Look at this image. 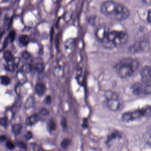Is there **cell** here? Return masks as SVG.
Returning a JSON list of instances; mask_svg holds the SVG:
<instances>
[{"label":"cell","instance_id":"cell-1","mask_svg":"<svg viewBox=\"0 0 151 151\" xmlns=\"http://www.w3.org/2000/svg\"><path fill=\"white\" fill-rule=\"evenodd\" d=\"M100 9L104 15L116 21H124L129 15V11L126 7L115 1H105L101 4Z\"/></svg>","mask_w":151,"mask_h":151},{"label":"cell","instance_id":"cell-2","mask_svg":"<svg viewBox=\"0 0 151 151\" xmlns=\"http://www.w3.org/2000/svg\"><path fill=\"white\" fill-rule=\"evenodd\" d=\"M138 61L132 58H125L122 59L115 66L117 75L122 78L130 77L138 68Z\"/></svg>","mask_w":151,"mask_h":151},{"label":"cell","instance_id":"cell-3","mask_svg":"<svg viewBox=\"0 0 151 151\" xmlns=\"http://www.w3.org/2000/svg\"><path fill=\"white\" fill-rule=\"evenodd\" d=\"M128 35L126 32L120 31L109 30L106 36L102 43L108 48L119 47L126 44Z\"/></svg>","mask_w":151,"mask_h":151},{"label":"cell","instance_id":"cell-4","mask_svg":"<svg viewBox=\"0 0 151 151\" xmlns=\"http://www.w3.org/2000/svg\"><path fill=\"white\" fill-rule=\"evenodd\" d=\"M151 116V106H145L140 109L125 112L122 116L123 121L126 122H132L142 117Z\"/></svg>","mask_w":151,"mask_h":151},{"label":"cell","instance_id":"cell-5","mask_svg":"<svg viewBox=\"0 0 151 151\" xmlns=\"http://www.w3.org/2000/svg\"><path fill=\"white\" fill-rule=\"evenodd\" d=\"M106 105L111 111L116 112L122 106V101L117 93H109L106 96Z\"/></svg>","mask_w":151,"mask_h":151},{"label":"cell","instance_id":"cell-6","mask_svg":"<svg viewBox=\"0 0 151 151\" xmlns=\"http://www.w3.org/2000/svg\"><path fill=\"white\" fill-rule=\"evenodd\" d=\"M133 92L138 96H145L151 93V85L144 82L135 83L132 86Z\"/></svg>","mask_w":151,"mask_h":151},{"label":"cell","instance_id":"cell-7","mask_svg":"<svg viewBox=\"0 0 151 151\" xmlns=\"http://www.w3.org/2000/svg\"><path fill=\"white\" fill-rule=\"evenodd\" d=\"M142 82L151 85V66L144 67L140 72Z\"/></svg>","mask_w":151,"mask_h":151},{"label":"cell","instance_id":"cell-8","mask_svg":"<svg viewBox=\"0 0 151 151\" xmlns=\"http://www.w3.org/2000/svg\"><path fill=\"white\" fill-rule=\"evenodd\" d=\"M40 119V116L38 114H35L26 119L25 124L28 126L34 125L38 122Z\"/></svg>","mask_w":151,"mask_h":151},{"label":"cell","instance_id":"cell-9","mask_svg":"<svg viewBox=\"0 0 151 151\" xmlns=\"http://www.w3.org/2000/svg\"><path fill=\"white\" fill-rule=\"evenodd\" d=\"M46 90L45 85L43 83H38L35 86V92L38 96H41L45 94Z\"/></svg>","mask_w":151,"mask_h":151},{"label":"cell","instance_id":"cell-10","mask_svg":"<svg viewBox=\"0 0 151 151\" xmlns=\"http://www.w3.org/2000/svg\"><path fill=\"white\" fill-rule=\"evenodd\" d=\"M32 70H34L37 73L40 74L44 71V66L42 63H35L34 64H32Z\"/></svg>","mask_w":151,"mask_h":151},{"label":"cell","instance_id":"cell-11","mask_svg":"<svg viewBox=\"0 0 151 151\" xmlns=\"http://www.w3.org/2000/svg\"><path fill=\"white\" fill-rule=\"evenodd\" d=\"M121 137V133H119L118 132L114 131L112 132L109 136L108 137L107 139L106 144L107 145H109L110 143L114 139H116L117 138H119Z\"/></svg>","mask_w":151,"mask_h":151},{"label":"cell","instance_id":"cell-12","mask_svg":"<svg viewBox=\"0 0 151 151\" xmlns=\"http://www.w3.org/2000/svg\"><path fill=\"white\" fill-rule=\"evenodd\" d=\"M144 140L145 143L151 147V127L147 129L144 135Z\"/></svg>","mask_w":151,"mask_h":151},{"label":"cell","instance_id":"cell-13","mask_svg":"<svg viewBox=\"0 0 151 151\" xmlns=\"http://www.w3.org/2000/svg\"><path fill=\"white\" fill-rule=\"evenodd\" d=\"M19 43L23 46L27 45L29 43L30 39L29 36L25 34H23L19 37L18 39Z\"/></svg>","mask_w":151,"mask_h":151},{"label":"cell","instance_id":"cell-14","mask_svg":"<svg viewBox=\"0 0 151 151\" xmlns=\"http://www.w3.org/2000/svg\"><path fill=\"white\" fill-rule=\"evenodd\" d=\"M32 70V65L29 63H24L21 67L19 71L25 74L29 73Z\"/></svg>","mask_w":151,"mask_h":151},{"label":"cell","instance_id":"cell-15","mask_svg":"<svg viewBox=\"0 0 151 151\" xmlns=\"http://www.w3.org/2000/svg\"><path fill=\"white\" fill-rule=\"evenodd\" d=\"M3 58L6 63L12 61L14 59L12 52L9 50L4 51L3 53Z\"/></svg>","mask_w":151,"mask_h":151},{"label":"cell","instance_id":"cell-16","mask_svg":"<svg viewBox=\"0 0 151 151\" xmlns=\"http://www.w3.org/2000/svg\"><path fill=\"white\" fill-rule=\"evenodd\" d=\"M22 129V126L20 124H14L12 126V130L13 133L16 136L19 135L21 133Z\"/></svg>","mask_w":151,"mask_h":151},{"label":"cell","instance_id":"cell-17","mask_svg":"<svg viewBox=\"0 0 151 151\" xmlns=\"http://www.w3.org/2000/svg\"><path fill=\"white\" fill-rule=\"evenodd\" d=\"M64 47L67 50H71L75 45V41L73 39L67 40L64 43Z\"/></svg>","mask_w":151,"mask_h":151},{"label":"cell","instance_id":"cell-18","mask_svg":"<svg viewBox=\"0 0 151 151\" xmlns=\"http://www.w3.org/2000/svg\"><path fill=\"white\" fill-rule=\"evenodd\" d=\"M35 103V100L33 97H30L28 98L24 104V107L26 109H31Z\"/></svg>","mask_w":151,"mask_h":151},{"label":"cell","instance_id":"cell-19","mask_svg":"<svg viewBox=\"0 0 151 151\" xmlns=\"http://www.w3.org/2000/svg\"><path fill=\"white\" fill-rule=\"evenodd\" d=\"M4 67H5V70L10 72H14L16 68L14 60L10 62L6 63Z\"/></svg>","mask_w":151,"mask_h":151},{"label":"cell","instance_id":"cell-20","mask_svg":"<svg viewBox=\"0 0 151 151\" xmlns=\"http://www.w3.org/2000/svg\"><path fill=\"white\" fill-rule=\"evenodd\" d=\"M10 78L8 76H1V83L3 86H7L10 83Z\"/></svg>","mask_w":151,"mask_h":151},{"label":"cell","instance_id":"cell-21","mask_svg":"<svg viewBox=\"0 0 151 151\" xmlns=\"http://www.w3.org/2000/svg\"><path fill=\"white\" fill-rule=\"evenodd\" d=\"M17 78H18V81H19V83L21 84L24 83L26 81V78L25 76H24V74L22 73L21 71H18L17 73Z\"/></svg>","mask_w":151,"mask_h":151},{"label":"cell","instance_id":"cell-22","mask_svg":"<svg viewBox=\"0 0 151 151\" xmlns=\"http://www.w3.org/2000/svg\"><path fill=\"white\" fill-rule=\"evenodd\" d=\"M48 127L51 131L55 130L57 127L56 123L54 120H51L48 123Z\"/></svg>","mask_w":151,"mask_h":151},{"label":"cell","instance_id":"cell-23","mask_svg":"<svg viewBox=\"0 0 151 151\" xmlns=\"http://www.w3.org/2000/svg\"><path fill=\"white\" fill-rule=\"evenodd\" d=\"M70 139H63L61 143V145L62 147H63V148H67L70 145Z\"/></svg>","mask_w":151,"mask_h":151},{"label":"cell","instance_id":"cell-24","mask_svg":"<svg viewBox=\"0 0 151 151\" xmlns=\"http://www.w3.org/2000/svg\"><path fill=\"white\" fill-rule=\"evenodd\" d=\"M49 112L47 109L45 108H42L39 110L40 116H46L49 115Z\"/></svg>","mask_w":151,"mask_h":151},{"label":"cell","instance_id":"cell-25","mask_svg":"<svg viewBox=\"0 0 151 151\" xmlns=\"http://www.w3.org/2000/svg\"><path fill=\"white\" fill-rule=\"evenodd\" d=\"M22 58L24 60H29L31 57V55L26 51H24V52L22 53Z\"/></svg>","mask_w":151,"mask_h":151},{"label":"cell","instance_id":"cell-26","mask_svg":"<svg viewBox=\"0 0 151 151\" xmlns=\"http://www.w3.org/2000/svg\"><path fill=\"white\" fill-rule=\"evenodd\" d=\"M16 32L15 31L13 30L9 32V34L8 37V39L10 40V42H13L15 38Z\"/></svg>","mask_w":151,"mask_h":151},{"label":"cell","instance_id":"cell-27","mask_svg":"<svg viewBox=\"0 0 151 151\" xmlns=\"http://www.w3.org/2000/svg\"><path fill=\"white\" fill-rule=\"evenodd\" d=\"M61 124L63 130H67L68 128V123H67V120L66 118L63 117L61 121Z\"/></svg>","mask_w":151,"mask_h":151},{"label":"cell","instance_id":"cell-28","mask_svg":"<svg viewBox=\"0 0 151 151\" xmlns=\"http://www.w3.org/2000/svg\"><path fill=\"white\" fill-rule=\"evenodd\" d=\"M0 123H1V125L4 127H6L7 126L8 124V119L6 117H2L0 121Z\"/></svg>","mask_w":151,"mask_h":151},{"label":"cell","instance_id":"cell-29","mask_svg":"<svg viewBox=\"0 0 151 151\" xmlns=\"http://www.w3.org/2000/svg\"><path fill=\"white\" fill-rule=\"evenodd\" d=\"M6 145L7 147L10 150L14 149L15 147V145L14 143L10 141H8L6 144Z\"/></svg>","mask_w":151,"mask_h":151},{"label":"cell","instance_id":"cell-30","mask_svg":"<svg viewBox=\"0 0 151 151\" xmlns=\"http://www.w3.org/2000/svg\"><path fill=\"white\" fill-rule=\"evenodd\" d=\"M17 145L19 147L22 148V149H26L27 148V145L24 142L20 141L17 143Z\"/></svg>","mask_w":151,"mask_h":151},{"label":"cell","instance_id":"cell-31","mask_svg":"<svg viewBox=\"0 0 151 151\" xmlns=\"http://www.w3.org/2000/svg\"><path fill=\"white\" fill-rule=\"evenodd\" d=\"M45 101L46 104H47V105H50L52 103V98H51V96L48 95V96L46 97Z\"/></svg>","mask_w":151,"mask_h":151},{"label":"cell","instance_id":"cell-32","mask_svg":"<svg viewBox=\"0 0 151 151\" xmlns=\"http://www.w3.org/2000/svg\"><path fill=\"white\" fill-rule=\"evenodd\" d=\"M25 137L27 140H29L32 138V134L30 131L28 132L25 135Z\"/></svg>","mask_w":151,"mask_h":151},{"label":"cell","instance_id":"cell-33","mask_svg":"<svg viewBox=\"0 0 151 151\" xmlns=\"http://www.w3.org/2000/svg\"><path fill=\"white\" fill-rule=\"evenodd\" d=\"M147 21L148 22L151 24V9L149 10L147 14Z\"/></svg>","mask_w":151,"mask_h":151},{"label":"cell","instance_id":"cell-34","mask_svg":"<svg viewBox=\"0 0 151 151\" xmlns=\"http://www.w3.org/2000/svg\"><path fill=\"white\" fill-rule=\"evenodd\" d=\"M83 127H84V128H86L87 127V121H86V119H85L84 121L83 122Z\"/></svg>","mask_w":151,"mask_h":151},{"label":"cell","instance_id":"cell-35","mask_svg":"<svg viewBox=\"0 0 151 151\" xmlns=\"http://www.w3.org/2000/svg\"><path fill=\"white\" fill-rule=\"evenodd\" d=\"M6 139V137L5 136H1V141H4Z\"/></svg>","mask_w":151,"mask_h":151}]
</instances>
